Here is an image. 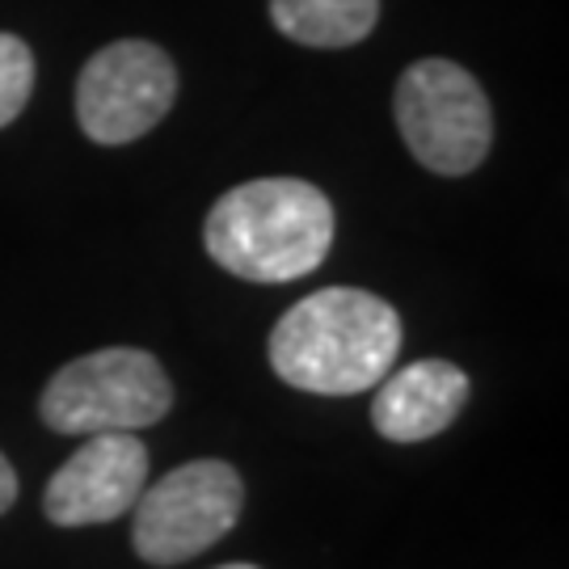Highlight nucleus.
Segmentation results:
<instances>
[{"label":"nucleus","mask_w":569,"mask_h":569,"mask_svg":"<svg viewBox=\"0 0 569 569\" xmlns=\"http://www.w3.org/2000/svg\"><path fill=\"white\" fill-rule=\"evenodd\" d=\"M173 406L164 367L136 346H106L63 363L42 392V422L56 435H106L157 427Z\"/></svg>","instance_id":"3"},{"label":"nucleus","mask_w":569,"mask_h":569,"mask_svg":"<svg viewBox=\"0 0 569 569\" xmlns=\"http://www.w3.org/2000/svg\"><path fill=\"white\" fill-rule=\"evenodd\" d=\"M220 569H258V566H241V561H232V566H220Z\"/></svg>","instance_id":"12"},{"label":"nucleus","mask_w":569,"mask_h":569,"mask_svg":"<svg viewBox=\"0 0 569 569\" xmlns=\"http://www.w3.org/2000/svg\"><path fill=\"white\" fill-rule=\"evenodd\" d=\"M148 486V448L127 430L89 435L47 481L42 510L56 528L114 523Z\"/></svg>","instance_id":"7"},{"label":"nucleus","mask_w":569,"mask_h":569,"mask_svg":"<svg viewBox=\"0 0 569 569\" xmlns=\"http://www.w3.org/2000/svg\"><path fill=\"white\" fill-rule=\"evenodd\" d=\"M371 422L392 443H427L460 418L468 401V376L448 359H418L380 380Z\"/></svg>","instance_id":"8"},{"label":"nucleus","mask_w":569,"mask_h":569,"mask_svg":"<svg viewBox=\"0 0 569 569\" xmlns=\"http://www.w3.org/2000/svg\"><path fill=\"white\" fill-rule=\"evenodd\" d=\"M401 355L397 308L363 287H326L287 308L270 333V367L283 385L317 397L376 388Z\"/></svg>","instance_id":"1"},{"label":"nucleus","mask_w":569,"mask_h":569,"mask_svg":"<svg viewBox=\"0 0 569 569\" xmlns=\"http://www.w3.org/2000/svg\"><path fill=\"white\" fill-rule=\"evenodd\" d=\"M392 114L406 148L430 173L465 178L489 157L493 114L477 77L451 60L409 63L392 93Z\"/></svg>","instance_id":"4"},{"label":"nucleus","mask_w":569,"mask_h":569,"mask_svg":"<svg viewBox=\"0 0 569 569\" xmlns=\"http://www.w3.org/2000/svg\"><path fill=\"white\" fill-rule=\"evenodd\" d=\"M211 262L249 283H291L326 262L333 244V203L300 178H258L232 186L207 211Z\"/></svg>","instance_id":"2"},{"label":"nucleus","mask_w":569,"mask_h":569,"mask_svg":"<svg viewBox=\"0 0 569 569\" xmlns=\"http://www.w3.org/2000/svg\"><path fill=\"white\" fill-rule=\"evenodd\" d=\"M270 21L300 47H355L380 21V0H270Z\"/></svg>","instance_id":"9"},{"label":"nucleus","mask_w":569,"mask_h":569,"mask_svg":"<svg viewBox=\"0 0 569 569\" xmlns=\"http://www.w3.org/2000/svg\"><path fill=\"white\" fill-rule=\"evenodd\" d=\"M18 502V472L9 465V456L0 451V515Z\"/></svg>","instance_id":"11"},{"label":"nucleus","mask_w":569,"mask_h":569,"mask_svg":"<svg viewBox=\"0 0 569 569\" xmlns=\"http://www.w3.org/2000/svg\"><path fill=\"white\" fill-rule=\"evenodd\" d=\"M34 93V56L18 34L0 30V127L18 119Z\"/></svg>","instance_id":"10"},{"label":"nucleus","mask_w":569,"mask_h":569,"mask_svg":"<svg viewBox=\"0 0 569 569\" xmlns=\"http://www.w3.org/2000/svg\"><path fill=\"white\" fill-rule=\"evenodd\" d=\"M178 68L157 42L119 39L81 68L77 119L93 143H131L173 110Z\"/></svg>","instance_id":"6"},{"label":"nucleus","mask_w":569,"mask_h":569,"mask_svg":"<svg viewBox=\"0 0 569 569\" xmlns=\"http://www.w3.org/2000/svg\"><path fill=\"white\" fill-rule=\"evenodd\" d=\"M244 510L241 472L224 460H190L143 486L136 515V552L148 566H182L220 545Z\"/></svg>","instance_id":"5"}]
</instances>
